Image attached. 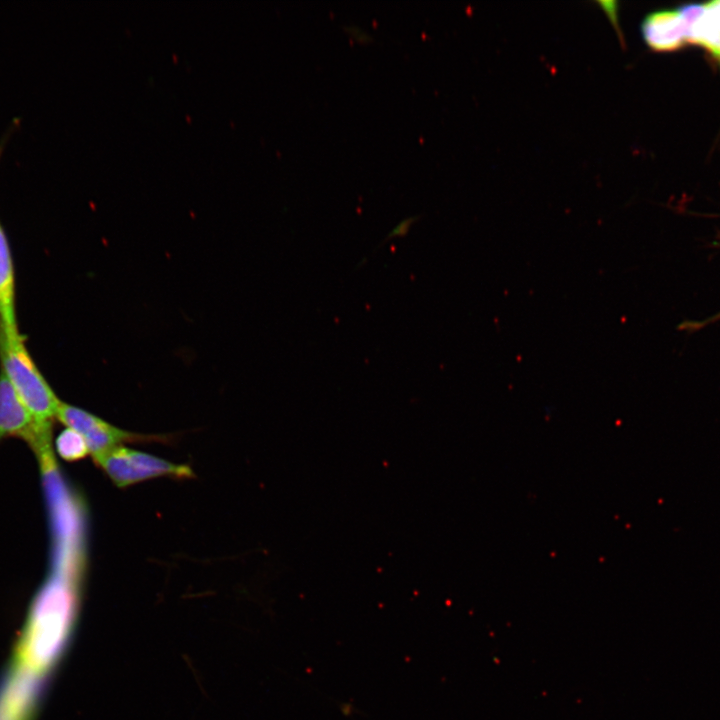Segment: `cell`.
I'll list each match as a JSON object with an SVG mask.
<instances>
[{
  "instance_id": "9c48e42d",
  "label": "cell",
  "mask_w": 720,
  "mask_h": 720,
  "mask_svg": "<svg viewBox=\"0 0 720 720\" xmlns=\"http://www.w3.org/2000/svg\"><path fill=\"white\" fill-rule=\"evenodd\" d=\"M420 217H421V215H413V216H409V217H406V218H404L403 220H401V221H400L397 225H395V227L387 234V236H386V238L383 240V242H384V241H387V240H390V239H392V238L404 237V236H406V235L408 234L411 226L413 225V223H414L415 221H417Z\"/></svg>"
},
{
  "instance_id": "7a4b0ae2",
  "label": "cell",
  "mask_w": 720,
  "mask_h": 720,
  "mask_svg": "<svg viewBox=\"0 0 720 720\" xmlns=\"http://www.w3.org/2000/svg\"><path fill=\"white\" fill-rule=\"evenodd\" d=\"M118 487L157 476L191 477L188 466L176 465L147 453L117 446L94 459Z\"/></svg>"
},
{
  "instance_id": "ba28073f",
  "label": "cell",
  "mask_w": 720,
  "mask_h": 720,
  "mask_svg": "<svg viewBox=\"0 0 720 720\" xmlns=\"http://www.w3.org/2000/svg\"><path fill=\"white\" fill-rule=\"evenodd\" d=\"M56 450L62 458L68 461L81 459L89 453L83 436L70 428H66L58 435Z\"/></svg>"
},
{
  "instance_id": "277c9868",
  "label": "cell",
  "mask_w": 720,
  "mask_h": 720,
  "mask_svg": "<svg viewBox=\"0 0 720 720\" xmlns=\"http://www.w3.org/2000/svg\"><path fill=\"white\" fill-rule=\"evenodd\" d=\"M57 419L83 436L94 459L120 446L123 441L142 437L121 430L98 416L63 401L59 406Z\"/></svg>"
},
{
  "instance_id": "8fae6325",
  "label": "cell",
  "mask_w": 720,
  "mask_h": 720,
  "mask_svg": "<svg viewBox=\"0 0 720 720\" xmlns=\"http://www.w3.org/2000/svg\"><path fill=\"white\" fill-rule=\"evenodd\" d=\"M718 318H720V313L714 317V319H718Z\"/></svg>"
},
{
  "instance_id": "30bf717a",
  "label": "cell",
  "mask_w": 720,
  "mask_h": 720,
  "mask_svg": "<svg viewBox=\"0 0 720 720\" xmlns=\"http://www.w3.org/2000/svg\"><path fill=\"white\" fill-rule=\"evenodd\" d=\"M344 29L354 39H356L357 41H359L361 43H368L373 40V36L358 25H355V24L345 25Z\"/></svg>"
},
{
  "instance_id": "8992f818",
  "label": "cell",
  "mask_w": 720,
  "mask_h": 720,
  "mask_svg": "<svg viewBox=\"0 0 720 720\" xmlns=\"http://www.w3.org/2000/svg\"><path fill=\"white\" fill-rule=\"evenodd\" d=\"M641 33L647 46L658 52L674 51L688 43V24L680 8L649 13L641 23Z\"/></svg>"
},
{
  "instance_id": "6da1fadb",
  "label": "cell",
  "mask_w": 720,
  "mask_h": 720,
  "mask_svg": "<svg viewBox=\"0 0 720 720\" xmlns=\"http://www.w3.org/2000/svg\"><path fill=\"white\" fill-rule=\"evenodd\" d=\"M0 370L33 416L41 431L51 434L61 400L57 397L32 356L25 337L8 334L0 326Z\"/></svg>"
},
{
  "instance_id": "5b68a950",
  "label": "cell",
  "mask_w": 720,
  "mask_h": 720,
  "mask_svg": "<svg viewBox=\"0 0 720 720\" xmlns=\"http://www.w3.org/2000/svg\"><path fill=\"white\" fill-rule=\"evenodd\" d=\"M19 119H13L0 138V157ZM0 326L8 334H18L16 313V277L11 247L6 230L0 220Z\"/></svg>"
},
{
  "instance_id": "3957f363",
  "label": "cell",
  "mask_w": 720,
  "mask_h": 720,
  "mask_svg": "<svg viewBox=\"0 0 720 720\" xmlns=\"http://www.w3.org/2000/svg\"><path fill=\"white\" fill-rule=\"evenodd\" d=\"M6 437L26 440L41 456L49 453L50 434L40 430L33 416L0 370V440Z\"/></svg>"
},
{
  "instance_id": "52a82bcc",
  "label": "cell",
  "mask_w": 720,
  "mask_h": 720,
  "mask_svg": "<svg viewBox=\"0 0 720 720\" xmlns=\"http://www.w3.org/2000/svg\"><path fill=\"white\" fill-rule=\"evenodd\" d=\"M680 9L688 24V43L703 46L720 62V0Z\"/></svg>"
}]
</instances>
